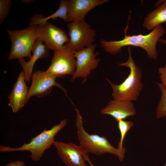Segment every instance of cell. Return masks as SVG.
I'll return each mask as SVG.
<instances>
[{
    "mask_svg": "<svg viewBox=\"0 0 166 166\" xmlns=\"http://www.w3.org/2000/svg\"><path fill=\"white\" fill-rule=\"evenodd\" d=\"M165 32L164 28L162 25H160L147 35L140 34L126 35L125 34L124 37L121 40L107 41L101 39L100 43L105 51L113 55L120 52L121 48L124 46L140 47L146 51L149 58L155 60L158 56L156 44Z\"/></svg>",
    "mask_w": 166,
    "mask_h": 166,
    "instance_id": "cell-1",
    "label": "cell"
},
{
    "mask_svg": "<svg viewBox=\"0 0 166 166\" xmlns=\"http://www.w3.org/2000/svg\"><path fill=\"white\" fill-rule=\"evenodd\" d=\"M128 58L125 62L119 64L121 66L128 67L129 73L125 80L119 85L115 84L109 79L107 81L111 86L113 92L112 96L114 100L119 101H136L142 89L141 79V71L134 62L130 46L128 48Z\"/></svg>",
    "mask_w": 166,
    "mask_h": 166,
    "instance_id": "cell-2",
    "label": "cell"
},
{
    "mask_svg": "<svg viewBox=\"0 0 166 166\" xmlns=\"http://www.w3.org/2000/svg\"><path fill=\"white\" fill-rule=\"evenodd\" d=\"M67 120H61L59 124L54 125L51 129L45 128L39 134L31 138L28 143H24L19 147H11L1 145L0 152H11L15 151H29L31 153L30 158L32 161H39L45 151L53 145L55 140L56 135L66 125Z\"/></svg>",
    "mask_w": 166,
    "mask_h": 166,
    "instance_id": "cell-3",
    "label": "cell"
},
{
    "mask_svg": "<svg viewBox=\"0 0 166 166\" xmlns=\"http://www.w3.org/2000/svg\"><path fill=\"white\" fill-rule=\"evenodd\" d=\"M76 126L79 145L87 152L101 155L106 153L117 156L122 161L124 154L117 148L113 147L104 136L96 134H90L86 132L83 127V118L79 110L76 108Z\"/></svg>",
    "mask_w": 166,
    "mask_h": 166,
    "instance_id": "cell-4",
    "label": "cell"
},
{
    "mask_svg": "<svg viewBox=\"0 0 166 166\" xmlns=\"http://www.w3.org/2000/svg\"><path fill=\"white\" fill-rule=\"evenodd\" d=\"M37 26L30 25L21 30H7L11 43L8 60L31 57L33 45L37 40Z\"/></svg>",
    "mask_w": 166,
    "mask_h": 166,
    "instance_id": "cell-5",
    "label": "cell"
},
{
    "mask_svg": "<svg viewBox=\"0 0 166 166\" xmlns=\"http://www.w3.org/2000/svg\"><path fill=\"white\" fill-rule=\"evenodd\" d=\"M75 51L66 44L62 48L54 50L51 64L46 71L58 77H63L65 75H72L76 67Z\"/></svg>",
    "mask_w": 166,
    "mask_h": 166,
    "instance_id": "cell-6",
    "label": "cell"
},
{
    "mask_svg": "<svg viewBox=\"0 0 166 166\" xmlns=\"http://www.w3.org/2000/svg\"><path fill=\"white\" fill-rule=\"evenodd\" d=\"M69 41L66 43L75 51L81 50L93 44L96 30L85 21L72 22L67 24Z\"/></svg>",
    "mask_w": 166,
    "mask_h": 166,
    "instance_id": "cell-7",
    "label": "cell"
},
{
    "mask_svg": "<svg viewBox=\"0 0 166 166\" xmlns=\"http://www.w3.org/2000/svg\"><path fill=\"white\" fill-rule=\"evenodd\" d=\"M96 46V44H92L81 50L75 51L76 67L72 75L71 81L81 78L83 79V83L85 82L92 71L97 68L100 59L96 58L99 52H94Z\"/></svg>",
    "mask_w": 166,
    "mask_h": 166,
    "instance_id": "cell-8",
    "label": "cell"
},
{
    "mask_svg": "<svg viewBox=\"0 0 166 166\" xmlns=\"http://www.w3.org/2000/svg\"><path fill=\"white\" fill-rule=\"evenodd\" d=\"M57 77L50 74L46 70H35L31 76V84L29 88L27 101L34 96L41 98L49 94L54 86L61 89L67 96L66 90L56 81Z\"/></svg>",
    "mask_w": 166,
    "mask_h": 166,
    "instance_id": "cell-9",
    "label": "cell"
},
{
    "mask_svg": "<svg viewBox=\"0 0 166 166\" xmlns=\"http://www.w3.org/2000/svg\"><path fill=\"white\" fill-rule=\"evenodd\" d=\"M36 34L37 40L53 51L62 48L69 40L63 29L48 22L37 26Z\"/></svg>",
    "mask_w": 166,
    "mask_h": 166,
    "instance_id": "cell-10",
    "label": "cell"
},
{
    "mask_svg": "<svg viewBox=\"0 0 166 166\" xmlns=\"http://www.w3.org/2000/svg\"><path fill=\"white\" fill-rule=\"evenodd\" d=\"M53 145L60 157L67 166H87L88 152L79 145L55 141Z\"/></svg>",
    "mask_w": 166,
    "mask_h": 166,
    "instance_id": "cell-11",
    "label": "cell"
},
{
    "mask_svg": "<svg viewBox=\"0 0 166 166\" xmlns=\"http://www.w3.org/2000/svg\"><path fill=\"white\" fill-rule=\"evenodd\" d=\"M109 1L108 0H69L68 2L67 22L85 21L88 13L96 6Z\"/></svg>",
    "mask_w": 166,
    "mask_h": 166,
    "instance_id": "cell-12",
    "label": "cell"
},
{
    "mask_svg": "<svg viewBox=\"0 0 166 166\" xmlns=\"http://www.w3.org/2000/svg\"><path fill=\"white\" fill-rule=\"evenodd\" d=\"M26 82L24 73L23 71H21L8 97V105L14 113L18 112L28 102L27 97L29 88Z\"/></svg>",
    "mask_w": 166,
    "mask_h": 166,
    "instance_id": "cell-13",
    "label": "cell"
},
{
    "mask_svg": "<svg viewBox=\"0 0 166 166\" xmlns=\"http://www.w3.org/2000/svg\"><path fill=\"white\" fill-rule=\"evenodd\" d=\"M136 113V110L131 101L114 99L110 101L106 106L101 110V115H110L117 122L133 116Z\"/></svg>",
    "mask_w": 166,
    "mask_h": 166,
    "instance_id": "cell-14",
    "label": "cell"
},
{
    "mask_svg": "<svg viewBox=\"0 0 166 166\" xmlns=\"http://www.w3.org/2000/svg\"><path fill=\"white\" fill-rule=\"evenodd\" d=\"M48 49L42 41L37 39L33 45L32 54L30 60L26 61L24 58L18 59V61L22 68L26 82L29 83L30 81L33 68L36 61L49 57Z\"/></svg>",
    "mask_w": 166,
    "mask_h": 166,
    "instance_id": "cell-15",
    "label": "cell"
},
{
    "mask_svg": "<svg viewBox=\"0 0 166 166\" xmlns=\"http://www.w3.org/2000/svg\"><path fill=\"white\" fill-rule=\"evenodd\" d=\"M156 8L148 14L144 20L143 26L148 30L166 22V0L156 3Z\"/></svg>",
    "mask_w": 166,
    "mask_h": 166,
    "instance_id": "cell-16",
    "label": "cell"
},
{
    "mask_svg": "<svg viewBox=\"0 0 166 166\" xmlns=\"http://www.w3.org/2000/svg\"><path fill=\"white\" fill-rule=\"evenodd\" d=\"M59 6L53 14L47 17H44L40 15H36L31 19L30 25L38 26L47 22L50 19L55 20L58 18L67 22L68 13V0H61Z\"/></svg>",
    "mask_w": 166,
    "mask_h": 166,
    "instance_id": "cell-17",
    "label": "cell"
},
{
    "mask_svg": "<svg viewBox=\"0 0 166 166\" xmlns=\"http://www.w3.org/2000/svg\"><path fill=\"white\" fill-rule=\"evenodd\" d=\"M117 122L121 134L120 141L118 143L117 148L124 154L126 149L123 146V141L126 133L133 125V123L132 121L124 120L120 121Z\"/></svg>",
    "mask_w": 166,
    "mask_h": 166,
    "instance_id": "cell-18",
    "label": "cell"
},
{
    "mask_svg": "<svg viewBox=\"0 0 166 166\" xmlns=\"http://www.w3.org/2000/svg\"><path fill=\"white\" fill-rule=\"evenodd\" d=\"M161 92L160 99L156 109V117L158 119L164 118L166 114V86L161 83H157Z\"/></svg>",
    "mask_w": 166,
    "mask_h": 166,
    "instance_id": "cell-19",
    "label": "cell"
},
{
    "mask_svg": "<svg viewBox=\"0 0 166 166\" xmlns=\"http://www.w3.org/2000/svg\"><path fill=\"white\" fill-rule=\"evenodd\" d=\"M12 2L10 0H0V23L2 24L8 15Z\"/></svg>",
    "mask_w": 166,
    "mask_h": 166,
    "instance_id": "cell-20",
    "label": "cell"
},
{
    "mask_svg": "<svg viewBox=\"0 0 166 166\" xmlns=\"http://www.w3.org/2000/svg\"><path fill=\"white\" fill-rule=\"evenodd\" d=\"M161 83L166 86V65L164 67H160L158 69Z\"/></svg>",
    "mask_w": 166,
    "mask_h": 166,
    "instance_id": "cell-21",
    "label": "cell"
},
{
    "mask_svg": "<svg viewBox=\"0 0 166 166\" xmlns=\"http://www.w3.org/2000/svg\"><path fill=\"white\" fill-rule=\"evenodd\" d=\"M4 166H26L25 163L20 160L12 161Z\"/></svg>",
    "mask_w": 166,
    "mask_h": 166,
    "instance_id": "cell-22",
    "label": "cell"
},
{
    "mask_svg": "<svg viewBox=\"0 0 166 166\" xmlns=\"http://www.w3.org/2000/svg\"><path fill=\"white\" fill-rule=\"evenodd\" d=\"M158 42H159L166 45V40L160 38Z\"/></svg>",
    "mask_w": 166,
    "mask_h": 166,
    "instance_id": "cell-23",
    "label": "cell"
},
{
    "mask_svg": "<svg viewBox=\"0 0 166 166\" xmlns=\"http://www.w3.org/2000/svg\"><path fill=\"white\" fill-rule=\"evenodd\" d=\"M86 161L89 163L90 166H95L92 163L89 158Z\"/></svg>",
    "mask_w": 166,
    "mask_h": 166,
    "instance_id": "cell-24",
    "label": "cell"
},
{
    "mask_svg": "<svg viewBox=\"0 0 166 166\" xmlns=\"http://www.w3.org/2000/svg\"><path fill=\"white\" fill-rule=\"evenodd\" d=\"M164 166H166V163L164 165Z\"/></svg>",
    "mask_w": 166,
    "mask_h": 166,
    "instance_id": "cell-25",
    "label": "cell"
},
{
    "mask_svg": "<svg viewBox=\"0 0 166 166\" xmlns=\"http://www.w3.org/2000/svg\"><path fill=\"white\" fill-rule=\"evenodd\" d=\"M165 117H166V114L165 115Z\"/></svg>",
    "mask_w": 166,
    "mask_h": 166,
    "instance_id": "cell-26",
    "label": "cell"
}]
</instances>
